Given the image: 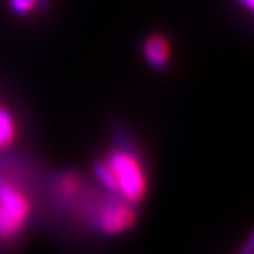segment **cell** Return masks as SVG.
Instances as JSON below:
<instances>
[{
	"instance_id": "cell-4",
	"label": "cell",
	"mask_w": 254,
	"mask_h": 254,
	"mask_svg": "<svg viewBox=\"0 0 254 254\" xmlns=\"http://www.w3.org/2000/svg\"><path fill=\"white\" fill-rule=\"evenodd\" d=\"M143 55L155 69H164L170 60V44L163 36H150L143 44Z\"/></svg>"
},
{
	"instance_id": "cell-5",
	"label": "cell",
	"mask_w": 254,
	"mask_h": 254,
	"mask_svg": "<svg viewBox=\"0 0 254 254\" xmlns=\"http://www.w3.org/2000/svg\"><path fill=\"white\" fill-rule=\"evenodd\" d=\"M14 136H16L14 119H12V115L4 106H0V148H5L7 145H11Z\"/></svg>"
},
{
	"instance_id": "cell-7",
	"label": "cell",
	"mask_w": 254,
	"mask_h": 254,
	"mask_svg": "<svg viewBox=\"0 0 254 254\" xmlns=\"http://www.w3.org/2000/svg\"><path fill=\"white\" fill-rule=\"evenodd\" d=\"M240 254H253V238H249L246 244V247H244V251Z\"/></svg>"
},
{
	"instance_id": "cell-6",
	"label": "cell",
	"mask_w": 254,
	"mask_h": 254,
	"mask_svg": "<svg viewBox=\"0 0 254 254\" xmlns=\"http://www.w3.org/2000/svg\"><path fill=\"white\" fill-rule=\"evenodd\" d=\"M9 5H11L12 12L25 16L36 7H46V0H9Z\"/></svg>"
},
{
	"instance_id": "cell-2",
	"label": "cell",
	"mask_w": 254,
	"mask_h": 254,
	"mask_svg": "<svg viewBox=\"0 0 254 254\" xmlns=\"http://www.w3.org/2000/svg\"><path fill=\"white\" fill-rule=\"evenodd\" d=\"M30 219V199L25 189L0 171V244L14 242Z\"/></svg>"
},
{
	"instance_id": "cell-8",
	"label": "cell",
	"mask_w": 254,
	"mask_h": 254,
	"mask_svg": "<svg viewBox=\"0 0 254 254\" xmlns=\"http://www.w3.org/2000/svg\"><path fill=\"white\" fill-rule=\"evenodd\" d=\"M238 2H240V4H244V5H246V7L249 9V11L254 7V0H238Z\"/></svg>"
},
{
	"instance_id": "cell-1",
	"label": "cell",
	"mask_w": 254,
	"mask_h": 254,
	"mask_svg": "<svg viewBox=\"0 0 254 254\" xmlns=\"http://www.w3.org/2000/svg\"><path fill=\"white\" fill-rule=\"evenodd\" d=\"M95 175L110 194L136 205L147 190V179L139 157L129 147L111 150L108 157L95 164Z\"/></svg>"
},
{
	"instance_id": "cell-3",
	"label": "cell",
	"mask_w": 254,
	"mask_h": 254,
	"mask_svg": "<svg viewBox=\"0 0 254 254\" xmlns=\"http://www.w3.org/2000/svg\"><path fill=\"white\" fill-rule=\"evenodd\" d=\"M134 208L131 203L124 201L115 194L95 203L90 212V222L106 235H115L134 224Z\"/></svg>"
}]
</instances>
